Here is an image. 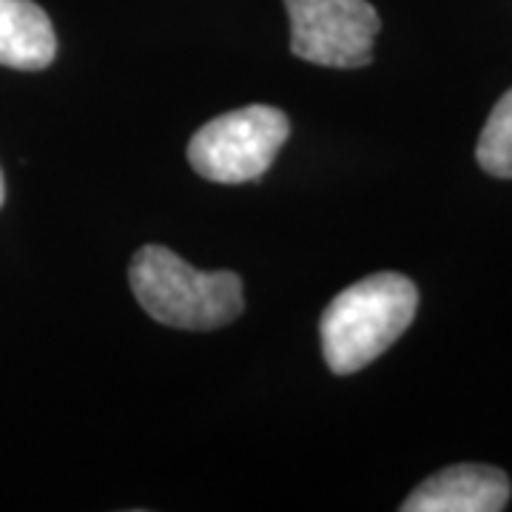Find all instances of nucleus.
Wrapping results in <instances>:
<instances>
[{
    "label": "nucleus",
    "mask_w": 512,
    "mask_h": 512,
    "mask_svg": "<svg viewBox=\"0 0 512 512\" xmlns=\"http://www.w3.org/2000/svg\"><path fill=\"white\" fill-rule=\"evenodd\" d=\"M285 9L296 57L330 69H362L373 60L382 20L367 0H285Z\"/></svg>",
    "instance_id": "nucleus-4"
},
{
    "label": "nucleus",
    "mask_w": 512,
    "mask_h": 512,
    "mask_svg": "<svg viewBox=\"0 0 512 512\" xmlns=\"http://www.w3.org/2000/svg\"><path fill=\"white\" fill-rule=\"evenodd\" d=\"M478 165L498 180H512V89L495 103L476 146Z\"/></svg>",
    "instance_id": "nucleus-7"
},
{
    "label": "nucleus",
    "mask_w": 512,
    "mask_h": 512,
    "mask_svg": "<svg viewBox=\"0 0 512 512\" xmlns=\"http://www.w3.org/2000/svg\"><path fill=\"white\" fill-rule=\"evenodd\" d=\"M288 134L285 111L245 106L205 123L188 143V163L211 183H251L271 168Z\"/></svg>",
    "instance_id": "nucleus-3"
},
{
    "label": "nucleus",
    "mask_w": 512,
    "mask_h": 512,
    "mask_svg": "<svg viewBox=\"0 0 512 512\" xmlns=\"http://www.w3.org/2000/svg\"><path fill=\"white\" fill-rule=\"evenodd\" d=\"M128 279L143 311L168 328L217 330L242 313V282L234 271H197L163 245L140 248Z\"/></svg>",
    "instance_id": "nucleus-2"
},
{
    "label": "nucleus",
    "mask_w": 512,
    "mask_h": 512,
    "mask_svg": "<svg viewBox=\"0 0 512 512\" xmlns=\"http://www.w3.org/2000/svg\"><path fill=\"white\" fill-rule=\"evenodd\" d=\"M3 197H6V185H3V171H0V205H3Z\"/></svg>",
    "instance_id": "nucleus-8"
},
{
    "label": "nucleus",
    "mask_w": 512,
    "mask_h": 512,
    "mask_svg": "<svg viewBox=\"0 0 512 512\" xmlns=\"http://www.w3.org/2000/svg\"><path fill=\"white\" fill-rule=\"evenodd\" d=\"M510 478L490 464H456L424 478L404 512H498L510 501Z\"/></svg>",
    "instance_id": "nucleus-5"
},
{
    "label": "nucleus",
    "mask_w": 512,
    "mask_h": 512,
    "mask_svg": "<svg viewBox=\"0 0 512 512\" xmlns=\"http://www.w3.org/2000/svg\"><path fill=\"white\" fill-rule=\"evenodd\" d=\"M57 37L35 0H0V66L40 72L52 66Z\"/></svg>",
    "instance_id": "nucleus-6"
},
{
    "label": "nucleus",
    "mask_w": 512,
    "mask_h": 512,
    "mask_svg": "<svg viewBox=\"0 0 512 512\" xmlns=\"http://www.w3.org/2000/svg\"><path fill=\"white\" fill-rule=\"evenodd\" d=\"M419 311V288L402 274L382 271L359 279L322 313V353L336 376L376 362L399 342Z\"/></svg>",
    "instance_id": "nucleus-1"
}]
</instances>
